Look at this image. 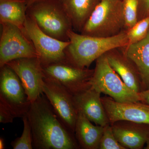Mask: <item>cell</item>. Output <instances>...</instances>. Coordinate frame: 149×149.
Segmentation results:
<instances>
[{"instance_id": "6da1fadb", "label": "cell", "mask_w": 149, "mask_h": 149, "mask_svg": "<svg viewBox=\"0 0 149 149\" xmlns=\"http://www.w3.org/2000/svg\"><path fill=\"white\" fill-rule=\"evenodd\" d=\"M26 115L31 126L33 149L78 148L73 133L59 120L44 93L31 103Z\"/></svg>"}, {"instance_id": "7a4b0ae2", "label": "cell", "mask_w": 149, "mask_h": 149, "mask_svg": "<svg viewBox=\"0 0 149 149\" xmlns=\"http://www.w3.org/2000/svg\"><path fill=\"white\" fill-rule=\"evenodd\" d=\"M70 44L65 49L67 62L80 68H88L97 59L109 51L125 47L128 41L126 31L108 37H92L77 33L68 34Z\"/></svg>"}, {"instance_id": "3957f363", "label": "cell", "mask_w": 149, "mask_h": 149, "mask_svg": "<svg viewBox=\"0 0 149 149\" xmlns=\"http://www.w3.org/2000/svg\"><path fill=\"white\" fill-rule=\"evenodd\" d=\"M125 28L122 0H101L80 33L92 37H108L118 35Z\"/></svg>"}, {"instance_id": "277c9868", "label": "cell", "mask_w": 149, "mask_h": 149, "mask_svg": "<svg viewBox=\"0 0 149 149\" xmlns=\"http://www.w3.org/2000/svg\"><path fill=\"white\" fill-rule=\"evenodd\" d=\"M27 14L47 35L61 41H69L68 34L73 30L72 24L58 0L34 3L27 7Z\"/></svg>"}, {"instance_id": "5b68a950", "label": "cell", "mask_w": 149, "mask_h": 149, "mask_svg": "<svg viewBox=\"0 0 149 149\" xmlns=\"http://www.w3.org/2000/svg\"><path fill=\"white\" fill-rule=\"evenodd\" d=\"M89 83L118 102H140V93L133 91L124 83L110 65L105 54L96 60L95 68Z\"/></svg>"}, {"instance_id": "8992f818", "label": "cell", "mask_w": 149, "mask_h": 149, "mask_svg": "<svg viewBox=\"0 0 149 149\" xmlns=\"http://www.w3.org/2000/svg\"><path fill=\"white\" fill-rule=\"evenodd\" d=\"M22 29L35 46L42 67L56 63L67 62L65 51L70 41H61L47 35L27 14Z\"/></svg>"}, {"instance_id": "52a82bcc", "label": "cell", "mask_w": 149, "mask_h": 149, "mask_svg": "<svg viewBox=\"0 0 149 149\" xmlns=\"http://www.w3.org/2000/svg\"><path fill=\"white\" fill-rule=\"evenodd\" d=\"M1 24L0 68L14 60L38 57L35 46L22 28L10 23Z\"/></svg>"}, {"instance_id": "ba28073f", "label": "cell", "mask_w": 149, "mask_h": 149, "mask_svg": "<svg viewBox=\"0 0 149 149\" xmlns=\"http://www.w3.org/2000/svg\"><path fill=\"white\" fill-rule=\"evenodd\" d=\"M42 89L59 120L69 131L74 133L78 111L73 95L57 81L45 75Z\"/></svg>"}, {"instance_id": "9c48e42d", "label": "cell", "mask_w": 149, "mask_h": 149, "mask_svg": "<svg viewBox=\"0 0 149 149\" xmlns=\"http://www.w3.org/2000/svg\"><path fill=\"white\" fill-rule=\"evenodd\" d=\"M0 71V104L9 110L15 118L27 114L31 102L16 73L7 65Z\"/></svg>"}, {"instance_id": "30bf717a", "label": "cell", "mask_w": 149, "mask_h": 149, "mask_svg": "<svg viewBox=\"0 0 149 149\" xmlns=\"http://www.w3.org/2000/svg\"><path fill=\"white\" fill-rule=\"evenodd\" d=\"M16 73L31 103L42 94L44 74L39 58H25L10 61L6 64Z\"/></svg>"}, {"instance_id": "8fae6325", "label": "cell", "mask_w": 149, "mask_h": 149, "mask_svg": "<svg viewBox=\"0 0 149 149\" xmlns=\"http://www.w3.org/2000/svg\"><path fill=\"white\" fill-rule=\"evenodd\" d=\"M44 75L57 81L72 95L90 85L94 70L80 68L67 62L52 63L42 67Z\"/></svg>"}, {"instance_id": "7c38bea8", "label": "cell", "mask_w": 149, "mask_h": 149, "mask_svg": "<svg viewBox=\"0 0 149 149\" xmlns=\"http://www.w3.org/2000/svg\"><path fill=\"white\" fill-rule=\"evenodd\" d=\"M110 123L128 121L139 124L149 125V105L140 102H118L111 97L101 98Z\"/></svg>"}, {"instance_id": "4fadbf2b", "label": "cell", "mask_w": 149, "mask_h": 149, "mask_svg": "<svg viewBox=\"0 0 149 149\" xmlns=\"http://www.w3.org/2000/svg\"><path fill=\"white\" fill-rule=\"evenodd\" d=\"M101 93L90 85L72 95L78 112L96 125L105 127L110 122L102 102Z\"/></svg>"}, {"instance_id": "5bb4252c", "label": "cell", "mask_w": 149, "mask_h": 149, "mask_svg": "<svg viewBox=\"0 0 149 149\" xmlns=\"http://www.w3.org/2000/svg\"><path fill=\"white\" fill-rule=\"evenodd\" d=\"M119 49H113L105 54L109 63L130 89L136 93H140L141 78L138 70Z\"/></svg>"}, {"instance_id": "9a60e30c", "label": "cell", "mask_w": 149, "mask_h": 149, "mask_svg": "<svg viewBox=\"0 0 149 149\" xmlns=\"http://www.w3.org/2000/svg\"><path fill=\"white\" fill-rule=\"evenodd\" d=\"M75 32H81L84 24L101 0H58Z\"/></svg>"}, {"instance_id": "2e32d148", "label": "cell", "mask_w": 149, "mask_h": 149, "mask_svg": "<svg viewBox=\"0 0 149 149\" xmlns=\"http://www.w3.org/2000/svg\"><path fill=\"white\" fill-rule=\"evenodd\" d=\"M123 52L138 70L142 82L149 88V30L140 42L129 45Z\"/></svg>"}, {"instance_id": "e0dca14e", "label": "cell", "mask_w": 149, "mask_h": 149, "mask_svg": "<svg viewBox=\"0 0 149 149\" xmlns=\"http://www.w3.org/2000/svg\"><path fill=\"white\" fill-rule=\"evenodd\" d=\"M91 122L83 113L78 112L74 133L77 142L83 149H99L104 127L93 125Z\"/></svg>"}, {"instance_id": "ac0fdd59", "label": "cell", "mask_w": 149, "mask_h": 149, "mask_svg": "<svg viewBox=\"0 0 149 149\" xmlns=\"http://www.w3.org/2000/svg\"><path fill=\"white\" fill-rule=\"evenodd\" d=\"M113 124L112 128L115 137L125 149H141L146 144L148 130L136 125Z\"/></svg>"}, {"instance_id": "d6986e66", "label": "cell", "mask_w": 149, "mask_h": 149, "mask_svg": "<svg viewBox=\"0 0 149 149\" xmlns=\"http://www.w3.org/2000/svg\"><path fill=\"white\" fill-rule=\"evenodd\" d=\"M27 9V0H0V23H10L23 28Z\"/></svg>"}, {"instance_id": "ffe728a7", "label": "cell", "mask_w": 149, "mask_h": 149, "mask_svg": "<svg viewBox=\"0 0 149 149\" xmlns=\"http://www.w3.org/2000/svg\"><path fill=\"white\" fill-rule=\"evenodd\" d=\"M149 30V16L138 21L133 27L126 31L128 45L143 40L148 35Z\"/></svg>"}, {"instance_id": "44dd1931", "label": "cell", "mask_w": 149, "mask_h": 149, "mask_svg": "<svg viewBox=\"0 0 149 149\" xmlns=\"http://www.w3.org/2000/svg\"><path fill=\"white\" fill-rule=\"evenodd\" d=\"M23 122V132L21 136L11 143L14 149H32V137L31 126L26 115L22 118Z\"/></svg>"}, {"instance_id": "7402d4cb", "label": "cell", "mask_w": 149, "mask_h": 149, "mask_svg": "<svg viewBox=\"0 0 149 149\" xmlns=\"http://www.w3.org/2000/svg\"><path fill=\"white\" fill-rule=\"evenodd\" d=\"M139 0H122L125 20V31L131 28L138 21Z\"/></svg>"}, {"instance_id": "603a6c76", "label": "cell", "mask_w": 149, "mask_h": 149, "mask_svg": "<svg viewBox=\"0 0 149 149\" xmlns=\"http://www.w3.org/2000/svg\"><path fill=\"white\" fill-rule=\"evenodd\" d=\"M99 149H125L115 137L112 126L109 124L104 127L103 133L100 142Z\"/></svg>"}, {"instance_id": "cb8c5ba5", "label": "cell", "mask_w": 149, "mask_h": 149, "mask_svg": "<svg viewBox=\"0 0 149 149\" xmlns=\"http://www.w3.org/2000/svg\"><path fill=\"white\" fill-rule=\"evenodd\" d=\"M149 16V0L138 1V21Z\"/></svg>"}, {"instance_id": "d4e9b609", "label": "cell", "mask_w": 149, "mask_h": 149, "mask_svg": "<svg viewBox=\"0 0 149 149\" xmlns=\"http://www.w3.org/2000/svg\"><path fill=\"white\" fill-rule=\"evenodd\" d=\"M15 118L11 112L3 105L0 104V123L4 124L12 123Z\"/></svg>"}, {"instance_id": "484cf974", "label": "cell", "mask_w": 149, "mask_h": 149, "mask_svg": "<svg viewBox=\"0 0 149 149\" xmlns=\"http://www.w3.org/2000/svg\"><path fill=\"white\" fill-rule=\"evenodd\" d=\"M139 95L140 102L149 105V88L146 91H141L139 93Z\"/></svg>"}, {"instance_id": "4316f807", "label": "cell", "mask_w": 149, "mask_h": 149, "mask_svg": "<svg viewBox=\"0 0 149 149\" xmlns=\"http://www.w3.org/2000/svg\"><path fill=\"white\" fill-rule=\"evenodd\" d=\"M5 148V144L4 140L3 138L1 137L0 138V149H4Z\"/></svg>"}, {"instance_id": "83f0119b", "label": "cell", "mask_w": 149, "mask_h": 149, "mask_svg": "<svg viewBox=\"0 0 149 149\" xmlns=\"http://www.w3.org/2000/svg\"><path fill=\"white\" fill-rule=\"evenodd\" d=\"M42 1H43V0H27V7L34 3Z\"/></svg>"}, {"instance_id": "f1b7e54d", "label": "cell", "mask_w": 149, "mask_h": 149, "mask_svg": "<svg viewBox=\"0 0 149 149\" xmlns=\"http://www.w3.org/2000/svg\"><path fill=\"white\" fill-rule=\"evenodd\" d=\"M147 146L146 147V148L149 149V136L148 139V141L146 143Z\"/></svg>"}]
</instances>
